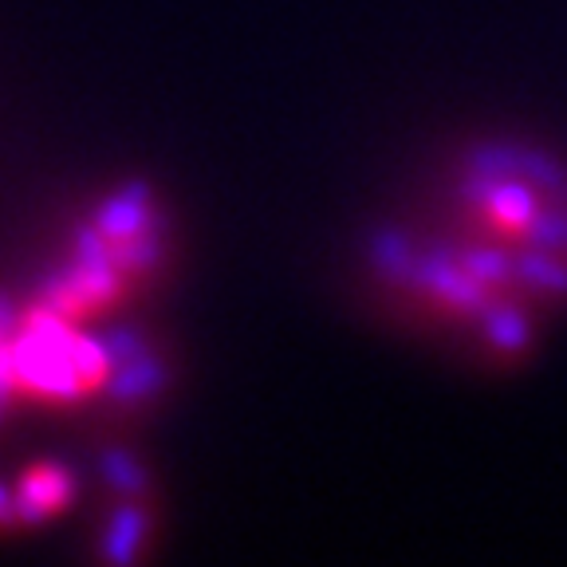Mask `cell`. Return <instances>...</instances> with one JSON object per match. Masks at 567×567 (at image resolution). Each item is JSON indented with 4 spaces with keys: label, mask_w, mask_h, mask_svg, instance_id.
I'll return each mask as SVG.
<instances>
[{
    "label": "cell",
    "mask_w": 567,
    "mask_h": 567,
    "mask_svg": "<svg viewBox=\"0 0 567 567\" xmlns=\"http://www.w3.org/2000/svg\"><path fill=\"white\" fill-rule=\"evenodd\" d=\"M374 288L442 343L485 367L528 359L544 328L567 311V284L524 265L450 217L390 221L367 245Z\"/></svg>",
    "instance_id": "1"
},
{
    "label": "cell",
    "mask_w": 567,
    "mask_h": 567,
    "mask_svg": "<svg viewBox=\"0 0 567 567\" xmlns=\"http://www.w3.org/2000/svg\"><path fill=\"white\" fill-rule=\"evenodd\" d=\"M442 213L567 284V162L520 138L470 142L445 166Z\"/></svg>",
    "instance_id": "2"
},
{
    "label": "cell",
    "mask_w": 567,
    "mask_h": 567,
    "mask_svg": "<svg viewBox=\"0 0 567 567\" xmlns=\"http://www.w3.org/2000/svg\"><path fill=\"white\" fill-rule=\"evenodd\" d=\"M166 260V217L142 186L111 197L75 245V265L52 292L55 319L118 308L158 276Z\"/></svg>",
    "instance_id": "3"
},
{
    "label": "cell",
    "mask_w": 567,
    "mask_h": 567,
    "mask_svg": "<svg viewBox=\"0 0 567 567\" xmlns=\"http://www.w3.org/2000/svg\"><path fill=\"white\" fill-rule=\"evenodd\" d=\"M71 496V477L55 465H35L28 470V477L20 481V513L24 516H44V513H55V508L68 505Z\"/></svg>",
    "instance_id": "4"
},
{
    "label": "cell",
    "mask_w": 567,
    "mask_h": 567,
    "mask_svg": "<svg viewBox=\"0 0 567 567\" xmlns=\"http://www.w3.org/2000/svg\"><path fill=\"white\" fill-rule=\"evenodd\" d=\"M12 524V505L4 501V493H0V528H9Z\"/></svg>",
    "instance_id": "5"
}]
</instances>
